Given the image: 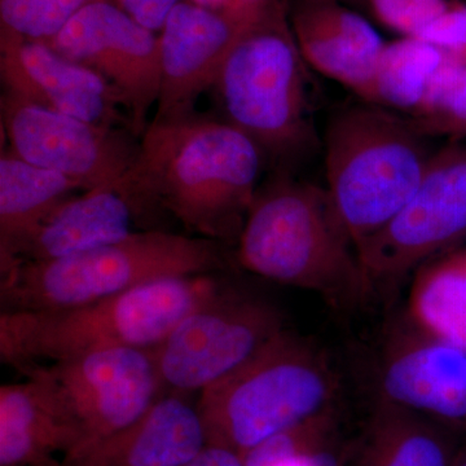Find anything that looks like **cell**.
I'll use <instances>...</instances> for the list:
<instances>
[{"mask_svg": "<svg viewBox=\"0 0 466 466\" xmlns=\"http://www.w3.org/2000/svg\"><path fill=\"white\" fill-rule=\"evenodd\" d=\"M337 381L308 343L283 330L253 358L200 392L208 444L247 452L332 410Z\"/></svg>", "mask_w": 466, "mask_h": 466, "instance_id": "52a82bcc", "label": "cell"}, {"mask_svg": "<svg viewBox=\"0 0 466 466\" xmlns=\"http://www.w3.org/2000/svg\"><path fill=\"white\" fill-rule=\"evenodd\" d=\"M90 0H0L2 27L32 41L48 42Z\"/></svg>", "mask_w": 466, "mask_h": 466, "instance_id": "cb8c5ba5", "label": "cell"}, {"mask_svg": "<svg viewBox=\"0 0 466 466\" xmlns=\"http://www.w3.org/2000/svg\"><path fill=\"white\" fill-rule=\"evenodd\" d=\"M283 330V318L271 303L225 288L149 350L162 392L184 395L205 390Z\"/></svg>", "mask_w": 466, "mask_h": 466, "instance_id": "ba28073f", "label": "cell"}, {"mask_svg": "<svg viewBox=\"0 0 466 466\" xmlns=\"http://www.w3.org/2000/svg\"><path fill=\"white\" fill-rule=\"evenodd\" d=\"M242 268L350 308L370 293L354 241L327 188L290 174L260 184L236 247Z\"/></svg>", "mask_w": 466, "mask_h": 466, "instance_id": "7a4b0ae2", "label": "cell"}, {"mask_svg": "<svg viewBox=\"0 0 466 466\" xmlns=\"http://www.w3.org/2000/svg\"><path fill=\"white\" fill-rule=\"evenodd\" d=\"M363 5L383 26L416 36L447 8L450 0H350Z\"/></svg>", "mask_w": 466, "mask_h": 466, "instance_id": "d4e9b609", "label": "cell"}, {"mask_svg": "<svg viewBox=\"0 0 466 466\" xmlns=\"http://www.w3.org/2000/svg\"><path fill=\"white\" fill-rule=\"evenodd\" d=\"M452 466H466V444L456 450L455 459Z\"/></svg>", "mask_w": 466, "mask_h": 466, "instance_id": "1f68e13d", "label": "cell"}, {"mask_svg": "<svg viewBox=\"0 0 466 466\" xmlns=\"http://www.w3.org/2000/svg\"><path fill=\"white\" fill-rule=\"evenodd\" d=\"M25 377L0 388V466L41 465L78 447V431L51 386L36 373Z\"/></svg>", "mask_w": 466, "mask_h": 466, "instance_id": "ac0fdd59", "label": "cell"}, {"mask_svg": "<svg viewBox=\"0 0 466 466\" xmlns=\"http://www.w3.org/2000/svg\"><path fill=\"white\" fill-rule=\"evenodd\" d=\"M128 16L150 32H161L175 5L182 0H113Z\"/></svg>", "mask_w": 466, "mask_h": 466, "instance_id": "83f0119b", "label": "cell"}, {"mask_svg": "<svg viewBox=\"0 0 466 466\" xmlns=\"http://www.w3.org/2000/svg\"><path fill=\"white\" fill-rule=\"evenodd\" d=\"M265 167L256 144L226 121L152 119L115 184L137 225L170 217L193 236L238 247Z\"/></svg>", "mask_w": 466, "mask_h": 466, "instance_id": "6da1fadb", "label": "cell"}, {"mask_svg": "<svg viewBox=\"0 0 466 466\" xmlns=\"http://www.w3.org/2000/svg\"><path fill=\"white\" fill-rule=\"evenodd\" d=\"M27 373L51 386L78 431V447L66 459L133 424L162 392L149 350H104Z\"/></svg>", "mask_w": 466, "mask_h": 466, "instance_id": "30bf717a", "label": "cell"}, {"mask_svg": "<svg viewBox=\"0 0 466 466\" xmlns=\"http://www.w3.org/2000/svg\"><path fill=\"white\" fill-rule=\"evenodd\" d=\"M238 2L241 3L242 7L249 12L251 16L256 17L259 16L271 5L272 0H238Z\"/></svg>", "mask_w": 466, "mask_h": 466, "instance_id": "4dcf8cb0", "label": "cell"}, {"mask_svg": "<svg viewBox=\"0 0 466 466\" xmlns=\"http://www.w3.org/2000/svg\"><path fill=\"white\" fill-rule=\"evenodd\" d=\"M466 236V146L434 153L415 193L381 231L359 247L370 290L400 283Z\"/></svg>", "mask_w": 466, "mask_h": 466, "instance_id": "9c48e42d", "label": "cell"}, {"mask_svg": "<svg viewBox=\"0 0 466 466\" xmlns=\"http://www.w3.org/2000/svg\"><path fill=\"white\" fill-rule=\"evenodd\" d=\"M216 274L164 279L73 308L0 312V360L33 368L110 349L156 348L225 287Z\"/></svg>", "mask_w": 466, "mask_h": 466, "instance_id": "277c9868", "label": "cell"}, {"mask_svg": "<svg viewBox=\"0 0 466 466\" xmlns=\"http://www.w3.org/2000/svg\"><path fill=\"white\" fill-rule=\"evenodd\" d=\"M193 5H198L208 11L217 12V14L225 15L233 18V20L241 21V23H250L254 18L249 12L242 7L238 0H188Z\"/></svg>", "mask_w": 466, "mask_h": 466, "instance_id": "f546056e", "label": "cell"}, {"mask_svg": "<svg viewBox=\"0 0 466 466\" xmlns=\"http://www.w3.org/2000/svg\"><path fill=\"white\" fill-rule=\"evenodd\" d=\"M81 184L56 171L29 164L9 149L0 157V275L16 265L21 250L39 226Z\"/></svg>", "mask_w": 466, "mask_h": 466, "instance_id": "ffe728a7", "label": "cell"}, {"mask_svg": "<svg viewBox=\"0 0 466 466\" xmlns=\"http://www.w3.org/2000/svg\"><path fill=\"white\" fill-rule=\"evenodd\" d=\"M413 124L428 137H446L453 142L466 137V66L437 108Z\"/></svg>", "mask_w": 466, "mask_h": 466, "instance_id": "484cf974", "label": "cell"}, {"mask_svg": "<svg viewBox=\"0 0 466 466\" xmlns=\"http://www.w3.org/2000/svg\"><path fill=\"white\" fill-rule=\"evenodd\" d=\"M137 225L133 208L115 186L96 187L60 205L34 232L16 265L66 258L113 244L137 232Z\"/></svg>", "mask_w": 466, "mask_h": 466, "instance_id": "d6986e66", "label": "cell"}, {"mask_svg": "<svg viewBox=\"0 0 466 466\" xmlns=\"http://www.w3.org/2000/svg\"><path fill=\"white\" fill-rule=\"evenodd\" d=\"M306 63L366 99L386 43L375 27L336 0H299L289 14Z\"/></svg>", "mask_w": 466, "mask_h": 466, "instance_id": "2e32d148", "label": "cell"}, {"mask_svg": "<svg viewBox=\"0 0 466 466\" xmlns=\"http://www.w3.org/2000/svg\"><path fill=\"white\" fill-rule=\"evenodd\" d=\"M208 444L198 407L161 394L137 421L79 451L76 466H187Z\"/></svg>", "mask_w": 466, "mask_h": 466, "instance_id": "e0dca14e", "label": "cell"}, {"mask_svg": "<svg viewBox=\"0 0 466 466\" xmlns=\"http://www.w3.org/2000/svg\"><path fill=\"white\" fill-rule=\"evenodd\" d=\"M294 2H299V0H294ZM336 2H339V3L346 2V3H349L350 0H336Z\"/></svg>", "mask_w": 466, "mask_h": 466, "instance_id": "836d02e7", "label": "cell"}, {"mask_svg": "<svg viewBox=\"0 0 466 466\" xmlns=\"http://www.w3.org/2000/svg\"><path fill=\"white\" fill-rule=\"evenodd\" d=\"M415 38L431 43L466 66V3L450 0L443 12Z\"/></svg>", "mask_w": 466, "mask_h": 466, "instance_id": "4316f807", "label": "cell"}, {"mask_svg": "<svg viewBox=\"0 0 466 466\" xmlns=\"http://www.w3.org/2000/svg\"><path fill=\"white\" fill-rule=\"evenodd\" d=\"M412 119L367 103L330 116L323 137L327 191L357 250L400 213L437 150Z\"/></svg>", "mask_w": 466, "mask_h": 466, "instance_id": "5b68a950", "label": "cell"}, {"mask_svg": "<svg viewBox=\"0 0 466 466\" xmlns=\"http://www.w3.org/2000/svg\"><path fill=\"white\" fill-rule=\"evenodd\" d=\"M450 431L380 401L350 466H452Z\"/></svg>", "mask_w": 466, "mask_h": 466, "instance_id": "44dd1931", "label": "cell"}, {"mask_svg": "<svg viewBox=\"0 0 466 466\" xmlns=\"http://www.w3.org/2000/svg\"><path fill=\"white\" fill-rule=\"evenodd\" d=\"M8 149L35 167L56 171L85 191L115 186L133 164L139 137L128 127L90 124L2 92Z\"/></svg>", "mask_w": 466, "mask_h": 466, "instance_id": "8fae6325", "label": "cell"}, {"mask_svg": "<svg viewBox=\"0 0 466 466\" xmlns=\"http://www.w3.org/2000/svg\"><path fill=\"white\" fill-rule=\"evenodd\" d=\"M64 57L103 76L121 96L131 131L142 137L161 86L159 39L110 0H90L51 41Z\"/></svg>", "mask_w": 466, "mask_h": 466, "instance_id": "7c38bea8", "label": "cell"}, {"mask_svg": "<svg viewBox=\"0 0 466 466\" xmlns=\"http://www.w3.org/2000/svg\"><path fill=\"white\" fill-rule=\"evenodd\" d=\"M36 466H76L73 464H70V462L64 461V462H58L56 460H50V461L43 462L41 465Z\"/></svg>", "mask_w": 466, "mask_h": 466, "instance_id": "d6a6232c", "label": "cell"}, {"mask_svg": "<svg viewBox=\"0 0 466 466\" xmlns=\"http://www.w3.org/2000/svg\"><path fill=\"white\" fill-rule=\"evenodd\" d=\"M0 78L3 91L42 108L131 130L121 96L103 76L57 54L47 43L5 27L0 29Z\"/></svg>", "mask_w": 466, "mask_h": 466, "instance_id": "4fadbf2b", "label": "cell"}, {"mask_svg": "<svg viewBox=\"0 0 466 466\" xmlns=\"http://www.w3.org/2000/svg\"><path fill=\"white\" fill-rule=\"evenodd\" d=\"M227 245L167 229H142L76 256L21 262L0 280L2 311L85 305L164 279L211 275L228 265Z\"/></svg>", "mask_w": 466, "mask_h": 466, "instance_id": "8992f818", "label": "cell"}, {"mask_svg": "<svg viewBox=\"0 0 466 466\" xmlns=\"http://www.w3.org/2000/svg\"><path fill=\"white\" fill-rule=\"evenodd\" d=\"M249 23L233 20L182 0L159 34L161 86L153 119L195 113L196 101L216 85L233 43Z\"/></svg>", "mask_w": 466, "mask_h": 466, "instance_id": "9a60e30c", "label": "cell"}, {"mask_svg": "<svg viewBox=\"0 0 466 466\" xmlns=\"http://www.w3.org/2000/svg\"><path fill=\"white\" fill-rule=\"evenodd\" d=\"M308 66L284 0H272L241 30L214 85L223 121L256 144L271 174L296 175L321 143Z\"/></svg>", "mask_w": 466, "mask_h": 466, "instance_id": "3957f363", "label": "cell"}, {"mask_svg": "<svg viewBox=\"0 0 466 466\" xmlns=\"http://www.w3.org/2000/svg\"><path fill=\"white\" fill-rule=\"evenodd\" d=\"M451 58L415 36L386 43L363 101L413 118Z\"/></svg>", "mask_w": 466, "mask_h": 466, "instance_id": "603a6c76", "label": "cell"}, {"mask_svg": "<svg viewBox=\"0 0 466 466\" xmlns=\"http://www.w3.org/2000/svg\"><path fill=\"white\" fill-rule=\"evenodd\" d=\"M380 367V401L431 420L446 431H466V351L420 332L398 330Z\"/></svg>", "mask_w": 466, "mask_h": 466, "instance_id": "5bb4252c", "label": "cell"}, {"mask_svg": "<svg viewBox=\"0 0 466 466\" xmlns=\"http://www.w3.org/2000/svg\"><path fill=\"white\" fill-rule=\"evenodd\" d=\"M187 466H245L240 453L227 447L207 444Z\"/></svg>", "mask_w": 466, "mask_h": 466, "instance_id": "f1b7e54d", "label": "cell"}, {"mask_svg": "<svg viewBox=\"0 0 466 466\" xmlns=\"http://www.w3.org/2000/svg\"><path fill=\"white\" fill-rule=\"evenodd\" d=\"M408 321L426 336L466 351V248L417 269Z\"/></svg>", "mask_w": 466, "mask_h": 466, "instance_id": "7402d4cb", "label": "cell"}]
</instances>
